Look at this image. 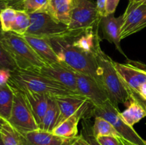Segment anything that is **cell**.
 I'll return each mask as SVG.
<instances>
[{
  "label": "cell",
  "mask_w": 146,
  "mask_h": 145,
  "mask_svg": "<svg viewBox=\"0 0 146 145\" xmlns=\"http://www.w3.org/2000/svg\"><path fill=\"white\" fill-rule=\"evenodd\" d=\"M98 63V73L100 83L113 105L126 104L133 95V92L121 79L113 64V61L101 50L97 48L95 53Z\"/></svg>",
  "instance_id": "1"
},
{
  "label": "cell",
  "mask_w": 146,
  "mask_h": 145,
  "mask_svg": "<svg viewBox=\"0 0 146 145\" xmlns=\"http://www.w3.org/2000/svg\"><path fill=\"white\" fill-rule=\"evenodd\" d=\"M70 36H71L61 38L48 39L61 63L66 65L75 72L91 77L101 85L98 78V63L96 55L84 52L74 46Z\"/></svg>",
  "instance_id": "2"
},
{
  "label": "cell",
  "mask_w": 146,
  "mask_h": 145,
  "mask_svg": "<svg viewBox=\"0 0 146 145\" xmlns=\"http://www.w3.org/2000/svg\"><path fill=\"white\" fill-rule=\"evenodd\" d=\"M8 84L19 90L31 91L50 96L78 95L61 84L34 71L14 70L11 71Z\"/></svg>",
  "instance_id": "3"
},
{
  "label": "cell",
  "mask_w": 146,
  "mask_h": 145,
  "mask_svg": "<svg viewBox=\"0 0 146 145\" xmlns=\"http://www.w3.org/2000/svg\"><path fill=\"white\" fill-rule=\"evenodd\" d=\"M0 42L17 69L36 72L46 65L22 36L1 31Z\"/></svg>",
  "instance_id": "4"
},
{
  "label": "cell",
  "mask_w": 146,
  "mask_h": 145,
  "mask_svg": "<svg viewBox=\"0 0 146 145\" xmlns=\"http://www.w3.org/2000/svg\"><path fill=\"white\" fill-rule=\"evenodd\" d=\"M29 14L31 22L27 35L51 39L69 36L78 31L68 30L66 25L57 21L45 11Z\"/></svg>",
  "instance_id": "5"
},
{
  "label": "cell",
  "mask_w": 146,
  "mask_h": 145,
  "mask_svg": "<svg viewBox=\"0 0 146 145\" xmlns=\"http://www.w3.org/2000/svg\"><path fill=\"white\" fill-rule=\"evenodd\" d=\"M118 106L113 105L111 101L98 107H94L91 110V116L101 117L112 124L121 136L135 145H146L144 140L133 129V127L128 125L120 116Z\"/></svg>",
  "instance_id": "6"
},
{
  "label": "cell",
  "mask_w": 146,
  "mask_h": 145,
  "mask_svg": "<svg viewBox=\"0 0 146 145\" xmlns=\"http://www.w3.org/2000/svg\"><path fill=\"white\" fill-rule=\"evenodd\" d=\"M74 7L68 24L70 31H84L99 24L101 17L91 0H73Z\"/></svg>",
  "instance_id": "7"
},
{
  "label": "cell",
  "mask_w": 146,
  "mask_h": 145,
  "mask_svg": "<svg viewBox=\"0 0 146 145\" xmlns=\"http://www.w3.org/2000/svg\"><path fill=\"white\" fill-rule=\"evenodd\" d=\"M12 88L14 95V102L8 122L22 134L38 129L23 94L19 90Z\"/></svg>",
  "instance_id": "8"
},
{
  "label": "cell",
  "mask_w": 146,
  "mask_h": 145,
  "mask_svg": "<svg viewBox=\"0 0 146 145\" xmlns=\"http://www.w3.org/2000/svg\"><path fill=\"white\" fill-rule=\"evenodd\" d=\"M146 27V4L128 3L123 14L120 38L124 39Z\"/></svg>",
  "instance_id": "9"
},
{
  "label": "cell",
  "mask_w": 146,
  "mask_h": 145,
  "mask_svg": "<svg viewBox=\"0 0 146 145\" xmlns=\"http://www.w3.org/2000/svg\"><path fill=\"white\" fill-rule=\"evenodd\" d=\"M36 72L61 84L77 95H81L77 90L76 72L63 63L46 64Z\"/></svg>",
  "instance_id": "10"
},
{
  "label": "cell",
  "mask_w": 146,
  "mask_h": 145,
  "mask_svg": "<svg viewBox=\"0 0 146 145\" xmlns=\"http://www.w3.org/2000/svg\"><path fill=\"white\" fill-rule=\"evenodd\" d=\"M76 75L78 93L87 98L94 107L101 106L110 101L108 95L98 81L80 72H76Z\"/></svg>",
  "instance_id": "11"
},
{
  "label": "cell",
  "mask_w": 146,
  "mask_h": 145,
  "mask_svg": "<svg viewBox=\"0 0 146 145\" xmlns=\"http://www.w3.org/2000/svg\"><path fill=\"white\" fill-rule=\"evenodd\" d=\"M89 101L86 102L77 112L56 127L51 132L56 135L66 138H74L78 136V125L80 119L86 118V115H91L94 106Z\"/></svg>",
  "instance_id": "12"
},
{
  "label": "cell",
  "mask_w": 146,
  "mask_h": 145,
  "mask_svg": "<svg viewBox=\"0 0 146 145\" xmlns=\"http://www.w3.org/2000/svg\"><path fill=\"white\" fill-rule=\"evenodd\" d=\"M114 66L121 79L133 92L138 95L143 84L146 82V71L131 64H123L113 61Z\"/></svg>",
  "instance_id": "13"
},
{
  "label": "cell",
  "mask_w": 146,
  "mask_h": 145,
  "mask_svg": "<svg viewBox=\"0 0 146 145\" xmlns=\"http://www.w3.org/2000/svg\"><path fill=\"white\" fill-rule=\"evenodd\" d=\"M122 24L123 15L119 17H115L114 14L101 17L99 21V26L103 33V38L113 44L116 49L127 58L121 46V39L120 38V34Z\"/></svg>",
  "instance_id": "14"
},
{
  "label": "cell",
  "mask_w": 146,
  "mask_h": 145,
  "mask_svg": "<svg viewBox=\"0 0 146 145\" xmlns=\"http://www.w3.org/2000/svg\"><path fill=\"white\" fill-rule=\"evenodd\" d=\"M27 142V145H72L77 139L66 138L54 134L51 132L36 129L23 134Z\"/></svg>",
  "instance_id": "15"
},
{
  "label": "cell",
  "mask_w": 146,
  "mask_h": 145,
  "mask_svg": "<svg viewBox=\"0 0 146 145\" xmlns=\"http://www.w3.org/2000/svg\"><path fill=\"white\" fill-rule=\"evenodd\" d=\"M54 98L58 108V116L55 127L74 115L88 101L87 98L81 95H61Z\"/></svg>",
  "instance_id": "16"
},
{
  "label": "cell",
  "mask_w": 146,
  "mask_h": 145,
  "mask_svg": "<svg viewBox=\"0 0 146 145\" xmlns=\"http://www.w3.org/2000/svg\"><path fill=\"white\" fill-rule=\"evenodd\" d=\"M22 36L46 64L61 63L48 38L27 34Z\"/></svg>",
  "instance_id": "17"
},
{
  "label": "cell",
  "mask_w": 146,
  "mask_h": 145,
  "mask_svg": "<svg viewBox=\"0 0 146 145\" xmlns=\"http://www.w3.org/2000/svg\"><path fill=\"white\" fill-rule=\"evenodd\" d=\"M21 92L24 95L26 102L39 129L43 117L48 108L50 95L37 93L31 91H21Z\"/></svg>",
  "instance_id": "18"
},
{
  "label": "cell",
  "mask_w": 146,
  "mask_h": 145,
  "mask_svg": "<svg viewBox=\"0 0 146 145\" xmlns=\"http://www.w3.org/2000/svg\"><path fill=\"white\" fill-rule=\"evenodd\" d=\"M121 117L131 127L146 117L145 102L137 94H134L128 101L126 109L120 112Z\"/></svg>",
  "instance_id": "19"
},
{
  "label": "cell",
  "mask_w": 146,
  "mask_h": 145,
  "mask_svg": "<svg viewBox=\"0 0 146 145\" xmlns=\"http://www.w3.org/2000/svg\"><path fill=\"white\" fill-rule=\"evenodd\" d=\"M73 0H48L45 12L57 21L68 26L71 19Z\"/></svg>",
  "instance_id": "20"
},
{
  "label": "cell",
  "mask_w": 146,
  "mask_h": 145,
  "mask_svg": "<svg viewBox=\"0 0 146 145\" xmlns=\"http://www.w3.org/2000/svg\"><path fill=\"white\" fill-rule=\"evenodd\" d=\"M13 88L7 83L0 86V116L8 121L14 102Z\"/></svg>",
  "instance_id": "21"
},
{
  "label": "cell",
  "mask_w": 146,
  "mask_h": 145,
  "mask_svg": "<svg viewBox=\"0 0 146 145\" xmlns=\"http://www.w3.org/2000/svg\"><path fill=\"white\" fill-rule=\"evenodd\" d=\"M58 116V108L54 96H49L48 106L43 117L39 129L52 132L55 128L57 118Z\"/></svg>",
  "instance_id": "22"
},
{
  "label": "cell",
  "mask_w": 146,
  "mask_h": 145,
  "mask_svg": "<svg viewBox=\"0 0 146 145\" xmlns=\"http://www.w3.org/2000/svg\"><path fill=\"white\" fill-rule=\"evenodd\" d=\"M0 133L4 145H27L26 139L22 134L11 126L8 121L3 125Z\"/></svg>",
  "instance_id": "23"
},
{
  "label": "cell",
  "mask_w": 146,
  "mask_h": 145,
  "mask_svg": "<svg viewBox=\"0 0 146 145\" xmlns=\"http://www.w3.org/2000/svg\"><path fill=\"white\" fill-rule=\"evenodd\" d=\"M94 118L95 120L92 127V132L96 138L106 136L121 137L111 122L101 117H95Z\"/></svg>",
  "instance_id": "24"
},
{
  "label": "cell",
  "mask_w": 146,
  "mask_h": 145,
  "mask_svg": "<svg viewBox=\"0 0 146 145\" xmlns=\"http://www.w3.org/2000/svg\"><path fill=\"white\" fill-rule=\"evenodd\" d=\"M29 14L23 10H17V16L11 28V32L19 35L26 34L30 26Z\"/></svg>",
  "instance_id": "25"
},
{
  "label": "cell",
  "mask_w": 146,
  "mask_h": 145,
  "mask_svg": "<svg viewBox=\"0 0 146 145\" xmlns=\"http://www.w3.org/2000/svg\"><path fill=\"white\" fill-rule=\"evenodd\" d=\"M17 16V9L12 7H6L0 12V27L3 32H9Z\"/></svg>",
  "instance_id": "26"
},
{
  "label": "cell",
  "mask_w": 146,
  "mask_h": 145,
  "mask_svg": "<svg viewBox=\"0 0 146 145\" xmlns=\"http://www.w3.org/2000/svg\"><path fill=\"white\" fill-rule=\"evenodd\" d=\"M48 0H24L17 10H23L28 14L46 11Z\"/></svg>",
  "instance_id": "27"
},
{
  "label": "cell",
  "mask_w": 146,
  "mask_h": 145,
  "mask_svg": "<svg viewBox=\"0 0 146 145\" xmlns=\"http://www.w3.org/2000/svg\"><path fill=\"white\" fill-rule=\"evenodd\" d=\"M1 27H0V34H1ZM8 69L9 71H13L17 69L15 63L12 61L7 51L4 50L0 42V69Z\"/></svg>",
  "instance_id": "28"
},
{
  "label": "cell",
  "mask_w": 146,
  "mask_h": 145,
  "mask_svg": "<svg viewBox=\"0 0 146 145\" xmlns=\"http://www.w3.org/2000/svg\"><path fill=\"white\" fill-rule=\"evenodd\" d=\"M81 135L84 137L88 145H101L97 141L96 138L93 134L92 129L91 130L89 127L87 126L86 123L83 124V129L81 130Z\"/></svg>",
  "instance_id": "29"
},
{
  "label": "cell",
  "mask_w": 146,
  "mask_h": 145,
  "mask_svg": "<svg viewBox=\"0 0 146 145\" xmlns=\"http://www.w3.org/2000/svg\"><path fill=\"white\" fill-rule=\"evenodd\" d=\"M96 139L101 145H124L120 137L106 136H99L96 138Z\"/></svg>",
  "instance_id": "30"
},
{
  "label": "cell",
  "mask_w": 146,
  "mask_h": 145,
  "mask_svg": "<svg viewBox=\"0 0 146 145\" xmlns=\"http://www.w3.org/2000/svg\"><path fill=\"white\" fill-rule=\"evenodd\" d=\"M120 0H106V2L105 16L113 14L115 13Z\"/></svg>",
  "instance_id": "31"
},
{
  "label": "cell",
  "mask_w": 146,
  "mask_h": 145,
  "mask_svg": "<svg viewBox=\"0 0 146 145\" xmlns=\"http://www.w3.org/2000/svg\"><path fill=\"white\" fill-rule=\"evenodd\" d=\"M11 71L8 69H0V86L8 83Z\"/></svg>",
  "instance_id": "32"
},
{
  "label": "cell",
  "mask_w": 146,
  "mask_h": 145,
  "mask_svg": "<svg viewBox=\"0 0 146 145\" xmlns=\"http://www.w3.org/2000/svg\"><path fill=\"white\" fill-rule=\"evenodd\" d=\"M6 7H12L15 9H18L19 6L24 0H0Z\"/></svg>",
  "instance_id": "33"
},
{
  "label": "cell",
  "mask_w": 146,
  "mask_h": 145,
  "mask_svg": "<svg viewBox=\"0 0 146 145\" xmlns=\"http://www.w3.org/2000/svg\"><path fill=\"white\" fill-rule=\"evenodd\" d=\"M106 2V0H96V2L98 14H99V16L101 17H103L105 16Z\"/></svg>",
  "instance_id": "34"
},
{
  "label": "cell",
  "mask_w": 146,
  "mask_h": 145,
  "mask_svg": "<svg viewBox=\"0 0 146 145\" xmlns=\"http://www.w3.org/2000/svg\"><path fill=\"white\" fill-rule=\"evenodd\" d=\"M138 95L146 102V82L141 86L138 91Z\"/></svg>",
  "instance_id": "35"
},
{
  "label": "cell",
  "mask_w": 146,
  "mask_h": 145,
  "mask_svg": "<svg viewBox=\"0 0 146 145\" xmlns=\"http://www.w3.org/2000/svg\"><path fill=\"white\" fill-rule=\"evenodd\" d=\"M72 145H88V144L86 142L85 139H84V137L81 135H79L77 140Z\"/></svg>",
  "instance_id": "36"
},
{
  "label": "cell",
  "mask_w": 146,
  "mask_h": 145,
  "mask_svg": "<svg viewBox=\"0 0 146 145\" xmlns=\"http://www.w3.org/2000/svg\"><path fill=\"white\" fill-rule=\"evenodd\" d=\"M120 139H121V142H123V144L124 145H135V144H133V143H131V142L125 140V139H123V138H122V137H120Z\"/></svg>",
  "instance_id": "37"
},
{
  "label": "cell",
  "mask_w": 146,
  "mask_h": 145,
  "mask_svg": "<svg viewBox=\"0 0 146 145\" xmlns=\"http://www.w3.org/2000/svg\"><path fill=\"white\" fill-rule=\"evenodd\" d=\"M7 120H6L5 119H4L3 117H1V116H0V132H1V128H2L3 125H4V123H5L6 122H7Z\"/></svg>",
  "instance_id": "38"
},
{
  "label": "cell",
  "mask_w": 146,
  "mask_h": 145,
  "mask_svg": "<svg viewBox=\"0 0 146 145\" xmlns=\"http://www.w3.org/2000/svg\"><path fill=\"white\" fill-rule=\"evenodd\" d=\"M129 3H145L146 4V0H129Z\"/></svg>",
  "instance_id": "39"
},
{
  "label": "cell",
  "mask_w": 146,
  "mask_h": 145,
  "mask_svg": "<svg viewBox=\"0 0 146 145\" xmlns=\"http://www.w3.org/2000/svg\"><path fill=\"white\" fill-rule=\"evenodd\" d=\"M4 8H6L5 5H4V4H3V3L1 2V1H0V12H1V10H2L3 9H4Z\"/></svg>",
  "instance_id": "40"
},
{
  "label": "cell",
  "mask_w": 146,
  "mask_h": 145,
  "mask_svg": "<svg viewBox=\"0 0 146 145\" xmlns=\"http://www.w3.org/2000/svg\"><path fill=\"white\" fill-rule=\"evenodd\" d=\"M0 145H4V144H3V142H2V141H0Z\"/></svg>",
  "instance_id": "41"
},
{
  "label": "cell",
  "mask_w": 146,
  "mask_h": 145,
  "mask_svg": "<svg viewBox=\"0 0 146 145\" xmlns=\"http://www.w3.org/2000/svg\"><path fill=\"white\" fill-rule=\"evenodd\" d=\"M1 140V133H0V141Z\"/></svg>",
  "instance_id": "42"
}]
</instances>
